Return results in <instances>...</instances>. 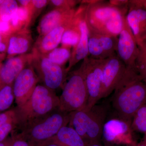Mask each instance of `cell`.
I'll return each mask as SVG.
<instances>
[{
  "instance_id": "cell-4",
  "label": "cell",
  "mask_w": 146,
  "mask_h": 146,
  "mask_svg": "<svg viewBox=\"0 0 146 146\" xmlns=\"http://www.w3.org/2000/svg\"><path fill=\"white\" fill-rule=\"evenodd\" d=\"M108 110V105L102 104L95 105L89 110L71 112L68 125L75 129L84 140L88 139L95 143L102 136Z\"/></svg>"
},
{
  "instance_id": "cell-20",
  "label": "cell",
  "mask_w": 146,
  "mask_h": 146,
  "mask_svg": "<svg viewBox=\"0 0 146 146\" xmlns=\"http://www.w3.org/2000/svg\"><path fill=\"white\" fill-rule=\"evenodd\" d=\"M54 139L65 146H85L84 141L72 127L68 125L60 128Z\"/></svg>"
},
{
  "instance_id": "cell-2",
  "label": "cell",
  "mask_w": 146,
  "mask_h": 146,
  "mask_svg": "<svg viewBox=\"0 0 146 146\" xmlns=\"http://www.w3.org/2000/svg\"><path fill=\"white\" fill-rule=\"evenodd\" d=\"M127 9L128 6L118 7L102 1L90 2L85 9V20L94 29L117 36L123 27Z\"/></svg>"
},
{
  "instance_id": "cell-18",
  "label": "cell",
  "mask_w": 146,
  "mask_h": 146,
  "mask_svg": "<svg viewBox=\"0 0 146 146\" xmlns=\"http://www.w3.org/2000/svg\"><path fill=\"white\" fill-rule=\"evenodd\" d=\"M74 20L70 23L58 27L47 34L42 36L37 44V50L35 51L39 54L45 55L56 48L61 42L65 30L72 25Z\"/></svg>"
},
{
  "instance_id": "cell-29",
  "label": "cell",
  "mask_w": 146,
  "mask_h": 146,
  "mask_svg": "<svg viewBox=\"0 0 146 146\" xmlns=\"http://www.w3.org/2000/svg\"><path fill=\"white\" fill-rule=\"evenodd\" d=\"M16 119H17L16 107L0 113V125Z\"/></svg>"
},
{
  "instance_id": "cell-31",
  "label": "cell",
  "mask_w": 146,
  "mask_h": 146,
  "mask_svg": "<svg viewBox=\"0 0 146 146\" xmlns=\"http://www.w3.org/2000/svg\"><path fill=\"white\" fill-rule=\"evenodd\" d=\"M9 36L0 33V58H3L5 54L7 52Z\"/></svg>"
},
{
  "instance_id": "cell-15",
  "label": "cell",
  "mask_w": 146,
  "mask_h": 146,
  "mask_svg": "<svg viewBox=\"0 0 146 146\" xmlns=\"http://www.w3.org/2000/svg\"><path fill=\"white\" fill-rule=\"evenodd\" d=\"M76 11L73 9L57 8L44 15L39 25V31L42 36L48 33L58 27L70 23L74 20Z\"/></svg>"
},
{
  "instance_id": "cell-30",
  "label": "cell",
  "mask_w": 146,
  "mask_h": 146,
  "mask_svg": "<svg viewBox=\"0 0 146 146\" xmlns=\"http://www.w3.org/2000/svg\"><path fill=\"white\" fill-rule=\"evenodd\" d=\"M51 2L53 5L57 7L58 8L72 9L73 7L75 5V1H63V0H52Z\"/></svg>"
},
{
  "instance_id": "cell-21",
  "label": "cell",
  "mask_w": 146,
  "mask_h": 146,
  "mask_svg": "<svg viewBox=\"0 0 146 146\" xmlns=\"http://www.w3.org/2000/svg\"><path fill=\"white\" fill-rule=\"evenodd\" d=\"M78 19L79 13H76L72 23L65 30L62 36L61 43L63 46L75 47L78 43L80 38Z\"/></svg>"
},
{
  "instance_id": "cell-42",
  "label": "cell",
  "mask_w": 146,
  "mask_h": 146,
  "mask_svg": "<svg viewBox=\"0 0 146 146\" xmlns=\"http://www.w3.org/2000/svg\"><path fill=\"white\" fill-rule=\"evenodd\" d=\"M145 139L146 140V134H145Z\"/></svg>"
},
{
  "instance_id": "cell-34",
  "label": "cell",
  "mask_w": 146,
  "mask_h": 146,
  "mask_svg": "<svg viewBox=\"0 0 146 146\" xmlns=\"http://www.w3.org/2000/svg\"><path fill=\"white\" fill-rule=\"evenodd\" d=\"M48 2V1L46 0H33L31 1V5L35 8L40 9L46 6Z\"/></svg>"
},
{
  "instance_id": "cell-39",
  "label": "cell",
  "mask_w": 146,
  "mask_h": 146,
  "mask_svg": "<svg viewBox=\"0 0 146 146\" xmlns=\"http://www.w3.org/2000/svg\"><path fill=\"white\" fill-rule=\"evenodd\" d=\"M2 60L3 58H0V70H1V67L2 65V63H1V61Z\"/></svg>"
},
{
  "instance_id": "cell-35",
  "label": "cell",
  "mask_w": 146,
  "mask_h": 146,
  "mask_svg": "<svg viewBox=\"0 0 146 146\" xmlns=\"http://www.w3.org/2000/svg\"><path fill=\"white\" fill-rule=\"evenodd\" d=\"M60 144L55 141L53 138H52L50 140L46 141L43 143L40 144V146H60Z\"/></svg>"
},
{
  "instance_id": "cell-38",
  "label": "cell",
  "mask_w": 146,
  "mask_h": 146,
  "mask_svg": "<svg viewBox=\"0 0 146 146\" xmlns=\"http://www.w3.org/2000/svg\"><path fill=\"white\" fill-rule=\"evenodd\" d=\"M138 146H146V140L145 139L143 143L141 144Z\"/></svg>"
},
{
  "instance_id": "cell-19",
  "label": "cell",
  "mask_w": 146,
  "mask_h": 146,
  "mask_svg": "<svg viewBox=\"0 0 146 146\" xmlns=\"http://www.w3.org/2000/svg\"><path fill=\"white\" fill-rule=\"evenodd\" d=\"M31 36L26 30L13 33L9 37L7 54L9 58L17 54H24L32 44Z\"/></svg>"
},
{
  "instance_id": "cell-11",
  "label": "cell",
  "mask_w": 146,
  "mask_h": 146,
  "mask_svg": "<svg viewBox=\"0 0 146 146\" xmlns=\"http://www.w3.org/2000/svg\"><path fill=\"white\" fill-rule=\"evenodd\" d=\"M126 20L139 46L146 40L145 1H129Z\"/></svg>"
},
{
  "instance_id": "cell-13",
  "label": "cell",
  "mask_w": 146,
  "mask_h": 146,
  "mask_svg": "<svg viewBox=\"0 0 146 146\" xmlns=\"http://www.w3.org/2000/svg\"><path fill=\"white\" fill-rule=\"evenodd\" d=\"M138 47L135 37L129 26L126 17L123 27L118 37L117 54L127 68H136Z\"/></svg>"
},
{
  "instance_id": "cell-40",
  "label": "cell",
  "mask_w": 146,
  "mask_h": 146,
  "mask_svg": "<svg viewBox=\"0 0 146 146\" xmlns=\"http://www.w3.org/2000/svg\"><path fill=\"white\" fill-rule=\"evenodd\" d=\"M90 146H101L100 145H98V144H94L93 145H91Z\"/></svg>"
},
{
  "instance_id": "cell-43",
  "label": "cell",
  "mask_w": 146,
  "mask_h": 146,
  "mask_svg": "<svg viewBox=\"0 0 146 146\" xmlns=\"http://www.w3.org/2000/svg\"><path fill=\"white\" fill-rule=\"evenodd\" d=\"M145 5H146V1H145Z\"/></svg>"
},
{
  "instance_id": "cell-8",
  "label": "cell",
  "mask_w": 146,
  "mask_h": 146,
  "mask_svg": "<svg viewBox=\"0 0 146 146\" xmlns=\"http://www.w3.org/2000/svg\"><path fill=\"white\" fill-rule=\"evenodd\" d=\"M32 54L31 63L36 70L39 80L44 86L54 91L60 87L66 80L68 72L62 66L50 61L45 55L35 51Z\"/></svg>"
},
{
  "instance_id": "cell-7",
  "label": "cell",
  "mask_w": 146,
  "mask_h": 146,
  "mask_svg": "<svg viewBox=\"0 0 146 146\" xmlns=\"http://www.w3.org/2000/svg\"><path fill=\"white\" fill-rule=\"evenodd\" d=\"M106 59L87 57L84 59L79 68L85 80L88 94V103L85 110H89L101 100L103 71Z\"/></svg>"
},
{
  "instance_id": "cell-28",
  "label": "cell",
  "mask_w": 146,
  "mask_h": 146,
  "mask_svg": "<svg viewBox=\"0 0 146 146\" xmlns=\"http://www.w3.org/2000/svg\"><path fill=\"white\" fill-rule=\"evenodd\" d=\"M18 127L17 119L7 122L0 125V142L5 141L7 139L8 134L14 129Z\"/></svg>"
},
{
  "instance_id": "cell-14",
  "label": "cell",
  "mask_w": 146,
  "mask_h": 146,
  "mask_svg": "<svg viewBox=\"0 0 146 146\" xmlns=\"http://www.w3.org/2000/svg\"><path fill=\"white\" fill-rule=\"evenodd\" d=\"M31 54H22L18 56L9 58L2 63L0 70V90L5 86L13 84L20 72L31 63Z\"/></svg>"
},
{
  "instance_id": "cell-1",
  "label": "cell",
  "mask_w": 146,
  "mask_h": 146,
  "mask_svg": "<svg viewBox=\"0 0 146 146\" xmlns=\"http://www.w3.org/2000/svg\"><path fill=\"white\" fill-rule=\"evenodd\" d=\"M113 92L112 105L117 117L131 122L135 112L146 103V82L136 68L126 67Z\"/></svg>"
},
{
  "instance_id": "cell-22",
  "label": "cell",
  "mask_w": 146,
  "mask_h": 146,
  "mask_svg": "<svg viewBox=\"0 0 146 146\" xmlns=\"http://www.w3.org/2000/svg\"><path fill=\"white\" fill-rule=\"evenodd\" d=\"M132 131L146 134V103L135 112L131 122Z\"/></svg>"
},
{
  "instance_id": "cell-3",
  "label": "cell",
  "mask_w": 146,
  "mask_h": 146,
  "mask_svg": "<svg viewBox=\"0 0 146 146\" xmlns=\"http://www.w3.org/2000/svg\"><path fill=\"white\" fill-rule=\"evenodd\" d=\"M59 98L54 91L37 85L30 98L22 106L16 107L18 128H23L59 109Z\"/></svg>"
},
{
  "instance_id": "cell-23",
  "label": "cell",
  "mask_w": 146,
  "mask_h": 146,
  "mask_svg": "<svg viewBox=\"0 0 146 146\" xmlns=\"http://www.w3.org/2000/svg\"><path fill=\"white\" fill-rule=\"evenodd\" d=\"M31 12V9H29V7H18L17 11L11 20V25L13 31L18 30L23 24L26 23L29 21Z\"/></svg>"
},
{
  "instance_id": "cell-5",
  "label": "cell",
  "mask_w": 146,
  "mask_h": 146,
  "mask_svg": "<svg viewBox=\"0 0 146 146\" xmlns=\"http://www.w3.org/2000/svg\"><path fill=\"white\" fill-rule=\"evenodd\" d=\"M69 113L59 109L21 129L18 135L34 145H39L53 138L61 128L68 125Z\"/></svg>"
},
{
  "instance_id": "cell-41",
  "label": "cell",
  "mask_w": 146,
  "mask_h": 146,
  "mask_svg": "<svg viewBox=\"0 0 146 146\" xmlns=\"http://www.w3.org/2000/svg\"><path fill=\"white\" fill-rule=\"evenodd\" d=\"M3 1H2V0H0V5L3 2Z\"/></svg>"
},
{
  "instance_id": "cell-37",
  "label": "cell",
  "mask_w": 146,
  "mask_h": 146,
  "mask_svg": "<svg viewBox=\"0 0 146 146\" xmlns=\"http://www.w3.org/2000/svg\"><path fill=\"white\" fill-rule=\"evenodd\" d=\"M18 1L20 3V4L22 5V6L24 7H28L29 6L31 3V1H29V0H20V1Z\"/></svg>"
},
{
  "instance_id": "cell-9",
  "label": "cell",
  "mask_w": 146,
  "mask_h": 146,
  "mask_svg": "<svg viewBox=\"0 0 146 146\" xmlns=\"http://www.w3.org/2000/svg\"><path fill=\"white\" fill-rule=\"evenodd\" d=\"M88 48L90 57L104 60L117 54V36L103 33L87 25Z\"/></svg>"
},
{
  "instance_id": "cell-32",
  "label": "cell",
  "mask_w": 146,
  "mask_h": 146,
  "mask_svg": "<svg viewBox=\"0 0 146 146\" xmlns=\"http://www.w3.org/2000/svg\"><path fill=\"white\" fill-rule=\"evenodd\" d=\"M13 33V29L9 22L0 21V33L9 36Z\"/></svg>"
},
{
  "instance_id": "cell-24",
  "label": "cell",
  "mask_w": 146,
  "mask_h": 146,
  "mask_svg": "<svg viewBox=\"0 0 146 146\" xmlns=\"http://www.w3.org/2000/svg\"><path fill=\"white\" fill-rule=\"evenodd\" d=\"M71 53L67 48H56L50 52L46 56L53 63L62 66L68 60H70Z\"/></svg>"
},
{
  "instance_id": "cell-12",
  "label": "cell",
  "mask_w": 146,
  "mask_h": 146,
  "mask_svg": "<svg viewBox=\"0 0 146 146\" xmlns=\"http://www.w3.org/2000/svg\"><path fill=\"white\" fill-rule=\"evenodd\" d=\"M126 69L125 64L117 54L106 59L103 71L101 100L107 98L114 92Z\"/></svg>"
},
{
  "instance_id": "cell-10",
  "label": "cell",
  "mask_w": 146,
  "mask_h": 146,
  "mask_svg": "<svg viewBox=\"0 0 146 146\" xmlns=\"http://www.w3.org/2000/svg\"><path fill=\"white\" fill-rule=\"evenodd\" d=\"M39 78L32 65H27L17 76L13 84L17 107L23 105L30 98Z\"/></svg>"
},
{
  "instance_id": "cell-6",
  "label": "cell",
  "mask_w": 146,
  "mask_h": 146,
  "mask_svg": "<svg viewBox=\"0 0 146 146\" xmlns=\"http://www.w3.org/2000/svg\"><path fill=\"white\" fill-rule=\"evenodd\" d=\"M59 98V109L63 112L70 113L86 109L88 94L85 80L80 68L71 74Z\"/></svg>"
},
{
  "instance_id": "cell-16",
  "label": "cell",
  "mask_w": 146,
  "mask_h": 146,
  "mask_svg": "<svg viewBox=\"0 0 146 146\" xmlns=\"http://www.w3.org/2000/svg\"><path fill=\"white\" fill-rule=\"evenodd\" d=\"M131 125V122L119 117L110 119L104 125L102 136L108 142L130 141L132 132Z\"/></svg>"
},
{
  "instance_id": "cell-36",
  "label": "cell",
  "mask_w": 146,
  "mask_h": 146,
  "mask_svg": "<svg viewBox=\"0 0 146 146\" xmlns=\"http://www.w3.org/2000/svg\"><path fill=\"white\" fill-rule=\"evenodd\" d=\"M14 139V136L5 139L3 142H0V146H11Z\"/></svg>"
},
{
  "instance_id": "cell-17",
  "label": "cell",
  "mask_w": 146,
  "mask_h": 146,
  "mask_svg": "<svg viewBox=\"0 0 146 146\" xmlns=\"http://www.w3.org/2000/svg\"><path fill=\"white\" fill-rule=\"evenodd\" d=\"M86 6L80 9L79 12L78 26L80 31V38L76 46L74 48L73 52L71 54L69 60V64L66 68L68 72L71 68L78 63L80 60H84L87 57L89 54L88 39L89 30L85 18V11Z\"/></svg>"
},
{
  "instance_id": "cell-33",
  "label": "cell",
  "mask_w": 146,
  "mask_h": 146,
  "mask_svg": "<svg viewBox=\"0 0 146 146\" xmlns=\"http://www.w3.org/2000/svg\"><path fill=\"white\" fill-rule=\"evenodd\" d=\"M11 146H34L27 140L22 138L19 135L14 136V139Z\"/></svg>"
},
{
  "instance_id": "cell-27",
  "label": "cell",
  "mask_w": 146,
  "mask_h": 146,
  "mask_svg": "<svg viewBox=\"0 0 146 146\" xmlns=\"http://www.w3.org/2000/svg\"><path fill=\"white\" fill-rule=\"evenodd\" d=\"M138 47V56L135 65L142 79L146 82V40Z\"/></svg>"
},
{
  "instance_id": "cell-25",
  "label": "cell",
  "mask_w": 146,
  "mask_h": 146,
  "mask_svg": "<svg viewBox=\"0 0 146 146\" xmlns=\"http://www.w3.org/2000/svg\"><path fill=\"white\" fill-rule=\"evenodd\" d=\"M13 84L7 85L0 90V113L7 111L15 99Z\"/></svg>"
},
{
  "instance_id": "cell-26",
  "label": "cell",
  "mask_w": 146,
  "mask_h": 146,
  "mask_svg": "<svg viewBox=\"0 0 146 146\" xmlns=\"http://www.w3.org/2000/svg\"><path fill=\"white\" fill-rule=\"evenodd\" d=\"M18 8V3L14 0H6L0 5L1 21L9 22Z\"/></svg>"
}]
</instances>
